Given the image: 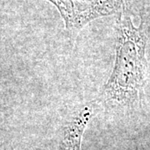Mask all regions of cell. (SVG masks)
<instances>
[{"label":"cell","instance_id":"obj_1","mask_svg":"<svg viewBox=\"0 0 150 150\" xmlns=\"http://www.w3.org/2000/svg\"><path fill=\"white\" fill-rule=\"evenodd\" d=\"M147 36L144 22L135 27L123 8L116 23V59L103 87V101L112 106H131L140 100L145 84Z\"/></svg>","mask_w":150,"mask_h":150},{"label":"cell","instance_id":"obj_2","mask_svg":"<svg viewBox=\"0 0 150 150\" xmlns=\"http://www.w3.org/2000/svg\"><path fill=\"white\" fill-rule=\"evenodd\" d=\"M58 9L65 28L77 32L98 18L112 15L125 7L126 0H46Z\"/></svg>","mask_w":150,"mask_h":150},{"label":"cell","instance_id":"obj_3","mask_svg":"<svg viewBox=\"0 0 150 150\" xmlns=\"http://www.w3.org/2000/svg\"><path fill=\"white\" fill-rule=\"evenodd\" d=\"M93 116V110L90 106H84L75 114L64 127L61 150H80L83 134Z\"/></svg>","mask_w":150,"mask_h":150}]
</instances>
